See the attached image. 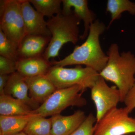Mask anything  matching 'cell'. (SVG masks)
<instances>
[{
  "mask_svg": "<svg viewBox=\"0 0 135 135\" xmlns=\"http://www.w3.org/2000/svg\"><path fill=\"white\" fill-rule=\"evenodd\" d=\"M46 75L57 89L78 85L84 91L91 89L100 76L99 73L92 68L81 65L73 68L53 66Z\"/></svg>",
  "mask_w": 135,
  "mask_h": 135,
  "instance_id": "277c9868",
  "label": "cell"
},
{
  "mask_svg": "<svg viewBox=\"0 0 135 135\" xmlns=\"http://www.w3.org/2000/svg\"><path fill=\"white\" fill-rule=\"evenodd\" d=\"M51 118H46L36 114L31 119L23 132L28 135H51Z\"/></svg>",
  "mask_w": 135,
  "mask_h": 135,
  "instance_id": "d6986e66",
  "label": "cell"
},
{
  "mask_svg": "<svg viewBox=\"0 0 135 135\" xmlns=\"http://www.w3.org/2000/svg\"><path fill=\"white\" fill-rule=\"evenodd\" d=\"M96 122V117L90 113L82 124L70 135H94V124Z\"/></svg>",
  "mask_w": 135,
  "mask_h": 135,
  "instance_id": "7402d4cb",
  "label": "cell"
},
{
  "mask_svg": "<svg viewBox=\"0 0 135 135\" xmlns=\"http://www.w3.org/2000/svg\"><path fill=\"white\" fill-rule=\"evenodd\" d=\"M123 103L129 113L135 109V81L134 85L127 94Z\"/></svg>",
  "mask_w": 135,
  "mask_h": 135,
  "instance_id": "cb8c5ba5",
  "label": "cell"
},
{
  "mask_svg": "<svg viewBox=\"0 0 135 135\" xmlns=\"http://www.w3.org/2000/svg\"><path fill=\"white\" fill-rule=\"evenodd\" d=\"M107 55L108 61L99 75L115 84L120 93V102L123 103L135 81V56L129 51L120 53L116 43L110 46Z\"/></svg>",
  "mask_w": 135,
  "mask_h": 135,
  "instance_id": "7a4b0ae2",
  "label": "cell"
},
{
  "mask_svg": "<svg viewBox=\"0 0 135 135\" xmlns=\"http://www.w3.org/2000/svg\"><path fill=\"white\" fill-rule=\"evenodd\" d=\"M63 9L62 13L65 15H70L73 12L71 8H74V13L81 20L84 22V31L80 39L86 38L91 25L96 20L95 14L89 9L87 0H62Z\"/></svg>",
  "mask_w": 135,
  "mask_h": 135,
  "instance_id": "30bf717a",
  "label": "cell"
},
{
  "mask_svg": "<svg viewBox=\"0 0 135 135\" xmlns=\"http://www.w3.org/2000/svg\"><path fill=\"white\" fill-rule=\"evenodd\" d=\"M90 89L91 98L96 109L98 122L110 110L117 107L121 102L120 93L116 86H109L100 76Z\"/></svg>",
  "mask_w": 135,
  "mask_h": 135,
  "instance_id": "ba28073f",
  "label": "cell"
},
{
  "mask_svg": "<svg viewBox=\"0 0 135 135\" xmlns=\"http://www.w3.org/2000/svg\"><path fill=\"white\" fill-rule=\"evenodd\" d=\"M33 114V110L21 100L7 94L0 95L1 115L21 116Z\"/></svg>",
  "mask_w": 135,
  "mask_h": 135,
  "instance_id": "2e32d148",
  "label": "cell"
},
{
  "mask_svg": "<svg viewBox=\"0 0 135 135\" xmlns=\"http://www.w3.org/2000/svg\"><path fill=\"white\" fill-rule=\"evenodd\" d=\"M107 29L103 22L96 20L91 25L84 42L76 46L71 54L62 60L51 62V65L61 67L84 65L101 72L106 65L108 57L101 48L99 37Z\"/></svg>",
  "mask_w": 135,
  "mask_h": 135,
  "instance_id": "6da1fadb",
  "label": "cell"
},
{
  "mask_svg": "<svg viewBox=\"0 0 135 135\" xmlns=\"http://www.w3.org/2000/svg\"><path fill=\"white\" fill-rule=\"evenodd\" d=\"M126 135H135V133H131V134H128Z\"/></svg>",
  "mask_w": 135,
  "mask_h": 135,
  "instance_id": "4316f807",
  "label": "cell"
},
{
  "mask_svg": "<svg viewBox=\"0 0 135 135\" xmlns=\"http://www.w3.org/2000/svg\"><path fill=\"white\" fill-rule=\"evenodd\" d=\"M28 92L25 77L17 71L10 75L4 90L5 94L21 100L35 110L39 108L40 105L30 97Z\"/></svg>",
  "mask_w": 135,
  "mask_h": 135,
  "instance_id": "7c38bea8",
  "label": "cell"
},
{
  "mask_svg": "<svg viewBox=\"0 0 135 135\" xmlns=\"http://www.w3.org/2000/svg\"><path fill=\"white\" fill-rule=\"evenodd\" d=\"M10 75H0V95L5 94L4 90Z\"/></svg>",
  "mask_w": 135,
  "mask_h": 135,
  "instance_id": "d4e9b609",
  "label": "cell"
},
{
  "mask_svg": "<svg viewBox=\"0 0 135 135\" xmlns=\"http://www.w3.org/2000/svg\"><path fill=\"white\" fill-rule=\"evenodd\" d=\"M36 10L44 16L52 18L61 13L62 0H28Z\"/></svg>",
  "mask_w": 135,
  "mask_h": 135,
  "instance_id": "ffe728a7",
  "label": "cell"
},
{
  "mask_svg": "<svg viewBox=\"0 0 135 135\" xmlns=\"http://www.w3.org/2000/svg\"><path fill=\"white\" fill-rule=\"evenodd\" d=\"M36 114L21 116H0V135H12L22 132Z\"/></svg>",
  "mask_w": 135,
  "mask_h": 135,
  "instance_id": "e0dca14e",
  "label": "cell"
},
{
  "mask_svg": "<svg viewBox=\"0 0 135 135\" xmlns=\"http://www.w3.org/2000/svg\"><path fill=\"white\" fill-rule=\"evenodd\" d=\"M21 8L26 35L51 37L44 16L32 7L28 0H21Z\"/></svg>",
  "mask_w": 135,
  "mask_h": 135,
  "instance_id": "9c48e42d",
  "label": "cell"
},
{
  "mask_svg": "<svg viewBox=\"0 0 135 135\" xmlns=\"http://www.w3.org/2000/svg\"><path fill=\"white\" fill-rule=\"evenodd\" d=\"M52 66L42 56L21 59L16 62L17 71L25 77L46 75Z\"/></svg>",
  "mask_w": 135,
  "mask_h": 135,
  "instance_id": "9a60e30c",
  "label": "cell"
},
{
  "mask_svg": "<svg viewBox=\"0 0 135 135\" xmlns=\"http://www.w3.org/2000/svg\"><path fill=\"white\" fill-rule=\"evenodd\" d=\"M12 135H28L26 134V133H25L24 132H20V133H17V134H15Z\"/></svg>",
  "mask_w": 135,
  "mask_h": 135,
  "instance_id": "484cf974",
  "label": "cell"
},
{
  "mask_svg": "<svg viewBox=\"0 0 135 135\" xmlns=\"http://www.w3.org/2000/svg\"><path fill=\"white\" fill-rule=\"evenodd\" d=\"M86 116L80 110L69 116L58 114L51 116V135H70L82 124Z\"/></svg>",
  "mask_w": 135,
  "mask_h": 135,
  "instance_id": "8fae6325",
  "label": "cell"
},
{
  "mask_svg": "<svg viewBox=\"0 0 135 135\" xmlns=\"http://www.w3.org/2000/svg\"><path fill=\"white\" fill-rule=\"evenodd\" d=\"M81 20L73 12L70 15L60 13L48 20V28L51 38L42 57L49 61L58 56L62 46L68 42L76 44L79 40V26Z\"/></svg>",
  "mask_w": 135,
  "mask_h": 135,
  "instance_id": "3957f363",
  "label": "cell"
},
{
  "mask_svg": "<svg viewBox=\"0 0 135 135\" xmlns=\"http://www.w3.org/2000/svg\"><path fill=\"white\" fill-rule=\"evenodd\" d=\"M16 71V62L0 56V75H10Z\"/></svg>",
  "mask_w": 135,
  "mask_h": 135,
  "instance_id": "603a6c76",
  "label": "cell"
},
{
  "mask_svg": "<svg viewBox=\"0 0 135 135\" xmlns=\"http://www.w3.org/2000/svg\"><path fill=\"white\" fill-rule=\"evenodd\" d=\"M17 48L0 30V56L16 62L18 59Z\"/></svg>",
  "mask_w": 135,
  "mask_h": 135,
  "instance_id": "44dd1931",
  "label": "cell"
},
{
  "mask_svg": "<svg viewBox=\"0 0 135 135\" xmlns=\"http://www.w3.org/2000/svg\"><path fill=\"white\" fill-rule=\"evenodd\" d=\"M84 91L82 87L78 85L57 89L38 109L33 110L34 113L46 118L60 114L69 107L85 106L86 100L81 95Z\"/></svg>",
  "mask_w": 135,
  "mask_h": 135,
  "instance_id": "5b68a950",
  "label": "cell"
},
{
  "mask_svg": "<svg viewBox=\"0 0 135 135\" xmlns=\"http://www.w3.org/2000/svg\"><path fill=\"white\" fill-rule=\"evenodd\" d=\"M106 11L111 16L108 29L114 21L120 18L123 12H128L130 15L135 16V3L129 0H108L107 3Z\"/></svg>",
  "mask_w": 135,
  "mask_h": 135,
  "instance_id": "ac0fdd59",
  "label": "cell"
},
{
  "mask_svg": "<svg viewBox=\"0 0 135 135\" xmlns=\"http://www.w3.org/2000/svg\"><path fill=\"white\" fill-rule=\"evenodd\" d=\"M126 107L111 109L94 126V135H126L135 133V118Z\"/></svg>",
  "mask_w": 135,
  "mask_h": 135,
  "instance_id": "52a82bcc",
  "label": "cell"
},
{
  "mask_svg": "<svg viewBox=\"0 0 135 135\" xmlns=\"http://www.w3.org/2000/svg\"><path fill=\"white\" fill-rule=\"evenodd\" d=\"M25 79L29 89V96L39 104H43L57 90L46 75Z\"/></svg>",
  "mask_w": 135,
  "mask_h": 135,
  "instance_id": "4fadbf2b",
  "label": "cell"
},
{
  "mask_svg": "<svg viewBox=\"0 0 135 135\" xmlns=\"http://www.w3.org/2000/svg\"><path fill=\"white\" fill-rule=\"evenodd\" d=\"M0 30L18 49L26 35L21 0L0 1Z\"/></svg>",
  "mask_w": 135,
  "mask_h": 135,
  "instance_id": "8992f818",
  "label": "cell"
},
{
  "mask_svg": "<svg viewBox=\"0 0 135 135\" xmlns=\"http://www.w3.org/2000/svg\"><path fill=\"white\" fill-rule=\"evenodd\" d=\"M51 38L40 35H26L17 49L18 59L42 56Z\"/></svg>",
  "mask_w": 135,
  "mask_h": 135,
  "instance_id": "5bb4252c",
  "label": "cell"
}]
</instances>
